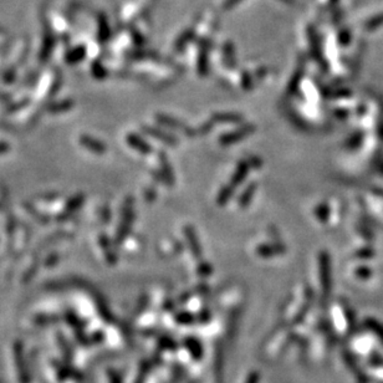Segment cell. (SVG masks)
I'll use <instances>...</instances> for the list:
<instances>
[{"instance_id":"obj_1","label":"cell","mask_w":383,"mask_h":383,"mask_svg":"<svg viewBox=\"0 0 383 383\" xmlns=\"http://www.w3.org/2000/svg\"><path fill=\"white\" fill-rule=\"evenodd\" d=\"M80 144L85 147V148H87L91 152L97 153V155H104L106 152V146L102 142H100L99 139L91 137V136L82 135L80 137Z\"/></svg>"},{"instance_id":"obj_2","label":"cell","mask_w":383,"mask_h":383,"mask_svg":"<svg viewBox=\"0 0 383 383\" xmlns=\"http://www.w3.org/2000/svg\"><path fill=\"white\" fill-rule=\"evenodd\" d=\"M84 199H85V197L82 194H77L76 197L71 198V199L69 200L68 206H66L65 213H62L61 217H59V220L65 219V218L70 217L72 213H75V211H76L77 209L82 206V203H84Z\"/></svg>"},{"instance_id":"obj_3","label":"cell","mask_w":383,"mask_h":383,"mask_svg":"<svg viewBox=\"0 0 383 383\" xmlns=\"http://www.w3.org/2000/svg\"><path fill=\"white\" fill-rule=\"evenodd\" d=\"M127 141H128L130 146H132L133 148H136V150L141 151L142 153H148V151L151 150L148 144H146L144 142H142L141 138L137 137V136H135V135L128 136V137H127Z\"/></svg>"},{"instance_id":"obj_4","label":"cell","mask_w":383,"mask_h":383,"mask_svg":"<svg viewBox=\"0 0 383 383\" xmlns=\"http://www.w3.org/2000/svg\"><path fill=\"white\" fill-rule=\"evenodd\" d=\"M24 206H25V208L28 209V211H29V213H30V214L33 215V217H34L35 219H36V220H39V223H41V224H48V223L50 222V218H49V217H46V215H42V214H40L39 211H37L36 209L34 208V207L31 206V204L25 203V204H24Z\"/></svg>"},{"instance_id":"obj_5","label":"cell","mask_w":383,"mask_h":383,"mask_svg":"<svg viewBox=\"0 0 383 383\" xmlns=\"http://www.w3.org/2000/svg\"><path fill=\"white\" fill-rule=\"evenodd\" d=\"M72 107V102H69V101H64V102H60V104H52V106H50V107L48 108L49 112L50 113H61L64 112V111L69 110V108Z\"/></svg>"},{"instance_id":"obj_6","label":"cell","mask_w":383,"mask_h":383,"mask_svg":"<svg viewBox=\"0 0 383 383\" xmlns=\"http://www.w3.org/2000/svg\"><path fill=\"white\" fill-rule=\"evenodd\" d=\"M245 175H246V166L245 164H240L239 168H238L237 171V174L234 175V183L238 184L243 178L245 177Z\"/></svg>"},{"instance_id":"obj_7","label":"cell","mask_w":383,"mask_h":383,"mask_svg":"<svg viewBox=\"0 0 383 383\" xmlns=\"http://www.w3.org/2000/svg\"><path fill=\"white\" fill-rule=\"evenodd\" d=\"M56 261H57V255H56V254H52V255H50V257H49L48 259H46L45 265H46V266H51V265L56 264Z\"/></svg>"},{"instance_id":"obj_8","label":"cell","mask_w":383,"mask_h":383,"mask_svg":"<svg viewBox=\"0 0 383 383\" xmlns=\"http://www.w3.org/2000/svg\"><path fill=\"white\" fill-rule=\"evenodd\" d=\"M9 144L8 143H4V142H0V155H4V153H6L9 151Z\"/></svg>"}]
</instances>
